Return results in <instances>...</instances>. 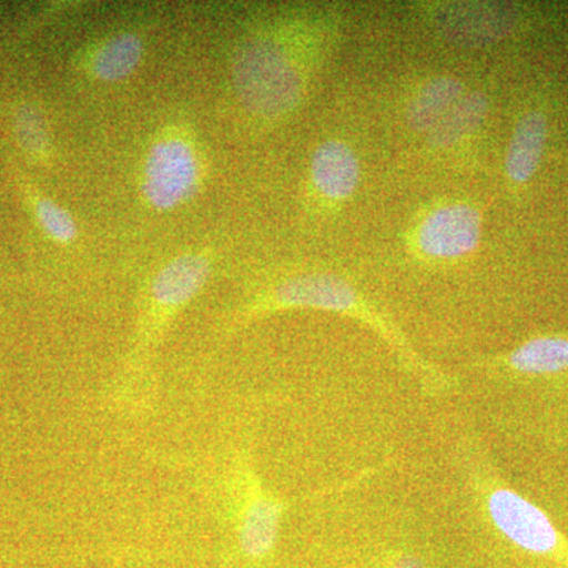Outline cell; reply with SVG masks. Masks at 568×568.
Returning <instances> with one entry per match:
<instances>
[{
    "label": "cell",
    "instance_id": "9c48e42d",
    "mask_svg": "<svg viewBox=\"0 0 568 568\" xmlns=\"http://www.w3.org/2000/svg\"><path fill=\"white\" fill-rule=\"evenodd\" d=\"M362 185V162L354 142L325 138L310 156L306 190L324 213L339 212L353 203Z\"/></svg>",
    "mask_w": 568,
    "mask_h": 568
},
{
    "label": "cell",
    "instance_id": "e0dca14e",
    "mask_svg": "<svg viewBox=\"0 0 568 568\" xmlns=\"http://www.w3.org/2000/svg\"><path fill=\"white\" fill-rule=\"evenodd\" d=\"M386 568H428L425 566L424 560L416 558V556L403 555L399 558L392 560L390 566Z\"/></svg>",
    "mask_w": 568,
    "mask_h": 568
},
{
    "label": "cell",
    "instance_id": "3957f363",
    "mask_svg": "<svg viewBox=\"0 0 568 568\" xmlns=\"http://www.w3.org/2000/svg\"><path fill=\"white\" fill-rule=\"evenodd\" d=\"M409 11L437 39L474 50L517 39L530 26V10L518 3L418 0Z\"/></svg>",
    "mask_w": 568,
    "mask_h": 568
},
{
    "label": "cell",
    "instance_id": "8992f818",
    "mask_svg": "<svg viewBox=\"0 0 568 568\" xmlns=\"http://www.w3.org/2000/svg\"><path fill=\"white\" fill-rule=\"evenodd\" d=\"M484 510L493 528L519 551L568 568V538L544 510L506 485L485 488Z\"/></svg>",
    "mask_w": 568,
    "mask_h": 568
},
{
    "label": "cell",
    "instance_id": "9a60e30c",
    "mask_svg": "<svg viewBox=\"0 0 568 568\" xmlns=\"http://www.w3.org/2000/svg\"><path fill=\"white\" fill-rule=\"evenodd\" d=\"M41 230L58 244L69 245L78 239V224L71 213L50 197H39L33 205Z\"/></svg>",
    "mask_w": 568,
    "mask_h": 568
},
{
    "label": "cell",
    "instance_id": "30bf717a",
    "mask_svg": "<svg viewBox=\"0 0 568 568\" xmlns=\"http://www.w3.org/2000/svg\"><path fill=\"white\" fill-rule=\"evenodd\" d=\"M469 89V82L450 73L432 74L417 82L407 93L402 110L407 133L424 141Z\"/></svg>",
    "mask_w": 568,
    "mask_h": 568
},
{
    "label": "cell",
    "instance_id": "6da1fadb",
    "mask_svg": "<svg viewBox=\"0 0 568 568\" xmlns=\"http://www.w3.org/2000/svg\"><path fill=\"white\" fill-rule=\"evenodd\" d=\"M345 28V10L328 3L276 7L253 17L231 63L235 95L245 111L256 121L276 123L301 110Z\"/></svg>",
    "mask_w": 568,
    "mask_h": 568
},
{
    "label": "cell",
    "instance_id": "7a4b0ae2",
    "mask_svg": "<svg viewBox=\"0 0 568 568\" xmlns=\"http://www.w3.org/2000/svg\"><path fill=\"white\" fill-rule=\"evenodd\" d=\"M297 308L320 310L353 317L358 323L368 325L384 342L394 346L410 368L422 373V377L429 379V383L439 379L436 369L425 364L424 358L413 349L395 324L351 280L336 272L313 268L278 276L246 302L242 316L252 320L267 313Z\"/></svg>",
    "mask_w": 568,
    "mask_h": 568
},
{
    "label": "cell",
    "instance_id": "5b68a950",
    "mask_svg": "<svg viewBox=\"0 0 568 568\" xmlns=\"http://www.w3.org/2000/svg\"><path fill=\"white\" fill-rule=\"evenodd\" d=\"M204 174V155L192 130L166 126L145 152L140 178L142 197L155 211H175L200 193Z\"/></svg>",
    "mask_w": 568,
    "mask_h": 568
},
{
    "label": "cell",
    "instance_id": "5bb4252c",
    "mask_svg": "<svg viewBox=\"0 0 568 568\" xmlns=\"http://www.w3.org/2000/svg\"><path fill=\"white\" fill-rule=\"evenodd\" d=\"M145 54L138 32L118 31L102 37L89 50L88 70L97 81L122 82L140 69Z\"/></svg>",
    "mask_w": 568,
    "mask_h": 568
},
{
    "label": "cell",
    "instance_id": "52a82bcc",
    "mask_svg": "<svg viewBox=\"0 0 568 568\" xmlns=\"http://www.w3.org/2000/svg\"><path fill=\"white\" fill-rule=\"evenodd\" d=\"M211 274L212 260L204 252L178 254L156 271L149 287V315L142 324L141 346H151L163 324L200 295Z\"/></svg>",
    "mask_w": 568,
    "mask_h": 568
},
{
    "label": "cell",
    "instance_id": "4fadbf2b",
    "mask_svg": "<svg viewBox=\"0 0 568 568\" xmlns=\"http://www.w3.org/2000/svg\"><path fill=\"white\" fill-rule=\"evenodd\" d=\"M283 500L267 493H254L242 508L239 519V547L246 558L263 560L272 555L278 541L284 515Z\"/></svg>",
    "mask_w": 568,
    "mask_h": 568
},
{
    "label": "cell",
    "instance_id": "8fae6325",
    "mask_svg": "<svg viewBox=\"0 0 568 568\" xmlns=\"http://www.w3.org/2000/svg\"><path fill=\"white\" fill-rule=\"evenodd\" d=\"M491 99L484 89L470 88L424 140L429 156L450 155L476 140L487 125Z\"/></svg>",
    "mask_w": 568,
    "mask_h": 568
},
{
    "label": "cell",
    "instance_id": "2e32d148",
    "mask_svg": "<svg viewBox=\"0 0 568 568\" xmlns=\"http://www.w3.org/2000/svg\"><path fill=\"white\" fill-rule=\"evenodd\" d=\"M18 136L28 149L29 153L36 156H47L50 149V140H48L47 129L43 121L36 111L22 110L17 121Z\"/></svg>",
    "mask_w": 568,
    "mask_h": 568
},
{
    "label": "cell",
    "instance_id": "7c38bea8",
    "mask_svg": "<svg viewBox=\"0 0 568 568\" xmlns=\"http://www.w3.org/2000/svg\"><path fill=\"white\" fill-rule=\"evenodd\" d=\"M496 372L523 377L568 375V334L530 336L507 353L489 358Z\"/></svg>",
    "mask_w": 568,
    "mask_h": 568
},
{
    "label": "cell",
    "instance_id": "277c9868",
    "mask_svg": "<svg viewBox=\"0 0 568 568\" xmlns=\"http://www.w3.org/2000/svg\"><path fill=\"white\" fill-rule=\"evenodd\" d=\"M484 209L470 197L443 196L418 209L405 231V250L418 263H462L484 241Z\"/></svg>",
    "mask_w": 568,
    "mask_h": 568
},
{
    "label": "cell",
    "instance_id": "ba28073f",
    "mask_svg": "<svg viewBox=\"0 0 568 568\" xmlns=\"http://www.w3.org/2000/svg\"><path fill=\"white\" fill-rule=\"evenodd\" d=\"M549 99L544 91L523 100L515 115L504 155V181L508 194L518 197L538 174L549 140Z\"/></svg>",
    "mask_w": 568,
    "mask_h": 568
}]
</instances>
